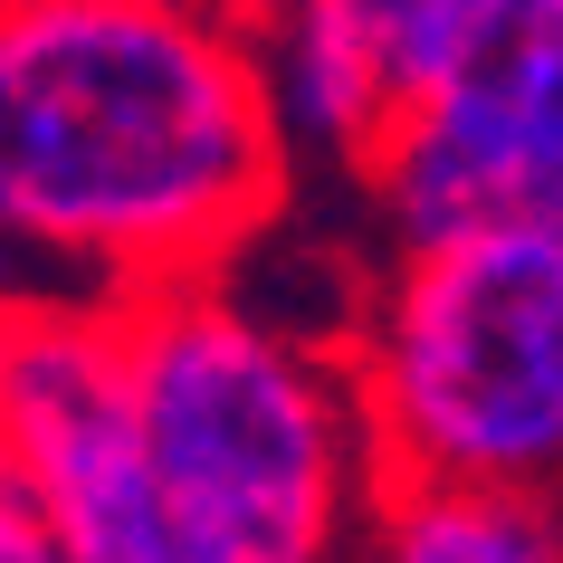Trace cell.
Instances as JSON below:
<instances>
[{
    "label": "cell",
    "mask_w": 563,
    "mask_h": 563,
    "mask_svg": "<svg viewBox=\"0 0 563 563\" xmlns=\"http://www.w3.org/2000/svg\"><path fill=\"white\" fill-rule=\"evenodd\" d=\"M297 144L239 0H0V277L134 297L230 267Z\"/></svg>",
    "instance_id": "obj_1"
},
{
    "label": "cell",
    "mask_w": 563,
    "mask_h": 563,
    "mask_svg": "<svg viewBox=\"0 0 563 563\" xmlns=\"http://www.w3.org/2000/svg\"><path fill=\"white\" fill-rule=\"evenodd\" d=\"M124 383L181 563H344L383 497L354 354L277 325L230 277L115 297Z\"/></svg>",
    "instance_id": "obj_2"
},
{
    "label": "cell",
    "mask_w": 563,
    "mask_h": 563,
    "mask_svg": "<svg viewBox=\"0 0 563 563\" xmlns=\"http://www.w3.org/2000/svg\"><path fill=\"white\" fill-rule=\"evenodd\" d=\"M354 383L383 477L554 487L563 497V230L411 239L354 325Z\"/></svg>",
    "instance_id": "obj_3"
},
{
    "label": "cell",
    "mask_w": 563,
    "mask_h": 563,
    "mask_svg": "<svg viewBox=\"0 0 563 563\" xmlns=\"http://www.w3.org/2000/svg\"><path fill=\"white\" fill-rule=\"evenodd\" d=\"M363 191L401 249L487 220L563 230V0H487L391 115Z\"/></svg>",
    "instance_id": "obj_4"
},
{
    "label": "cell",
    "mask_w": 563,
    "mask_h": 563,
    "mask_svg": "<svg viewBox=\"0 0 563 563\" xmlns=\"http://www.w3.org/2000/svg\"><path fill=\"white\" fill-rule=\"evenodd\" d=\"M363 563H563V497L468 487V477H383L363 516Z\"/></svg>",
    "instance_id": "obj_5"
},
{
    "label": "cell",
    "mask_w": 563,
    "mask_h": 563,
    "mask_svg": "<svg viewBox=\"0 0 563 563\" xmlns=\"http://www.w3.org/2000/svg\"><path fill=\"white\" fill-rule=\"evenodd\" d=\"M334 30H354V48L391 77V96L411 106L430 77H440V58L468 38V20L487 10V0H316Z\"/></svg>",
    "instance_id": "obj_6"
},
{
    "label": "cell",
    "mask_w": 563,
    "mask_h": 563,
    "mask_svg": "<svg viewBox=\"0 0 563 563\" xmlns=\"http://www.w3.org/2000/svg\"><path fill=\"white\" fill-rule=\"evenodd\" d=\"M0 563H77L67 554V534L48 526V506L30 497V477L0 459Z\"/></svg>",
    "instance_id": "obj_7"
},
{
    "label": "cell",
    "mask_w": 563,
    "mask_h": 563,
    "mask_svg": "<svg viewBox=\"0 0 563 563\" xmlns=\"http://www.w3.org/2000/svg\"><path fill=\"white\" fill-rule=\"evenodd\" d=\"M30 306H38V297H20V287L0 277V420H10V383H20V344H30Z\"/></svg>",
    "instance_id": "obj_8"
}]
</instances>
